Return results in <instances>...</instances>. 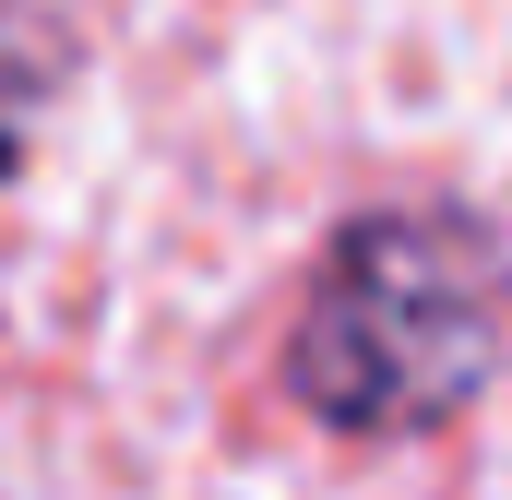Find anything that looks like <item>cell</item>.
Listing matches in <instances>:
<instances>
[{"label": "cell", "mask_w": 512, "mask_h": 500, "mask_svg": "<svg viewBox=\"0 0 512 500\" xmlns=\"http://www.w3.org/2000/svg\"><path fill=\"white\" fill-rule=\"evenodd\" d=\"M501 358L512 239L453 191H393L322 239L274 334V393L334 441H429L501 381Z\"/></svg>", "instance_id": "6da1fadb"}, {"label": "cell", "mask_w": 512, "mask_h": 500, "mask_svg": "<svg viewBox=\"0 0 512 500\" xmlns=\"http://www.w3.org/2000/svg\"><path fill=\"white\" fill-rule=\"evenodd\" d=\"M72 72H84L72 12H60V0H0V179H24L48 108L72 96Z\"/></svg>", "instance_id": "7a4b0ae2"}]
</instances>
